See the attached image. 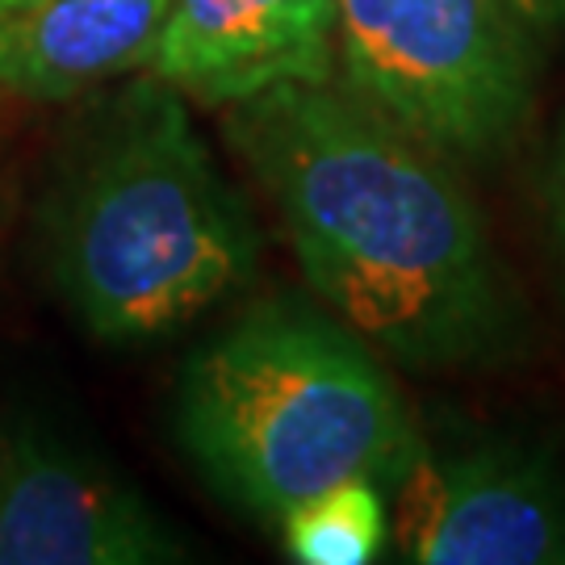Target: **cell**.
Here are the masks:
<instances>
[{"instance_id":"cell-1","label":"cell","mask_w":565,"mask_h":565,"mask_svg":"<svg viewBox=\"0 0 565 565\" xmlns=\"http://www.w3.org/2000/svg\"><path fill=\"white\" fill-rule=\"evenodd\" d=\"M226 139L306 285L385 361L465 369L515 348V294L452 156L335 81L226 105Z\"/></svg>"},{"instance_id":"cell-2","label":"cell","mask_w":565,"mask_h":565,"mask_svg":"<svg viewBox=\"0 0 565 565\" xmlns=\"http://www.w3.org/2000/svg\"><path fill=\"white\" fill-rule=\"evenodd\" d=\"M177 440L260 524L352 478L394 486L424 445L382 352L298 298L252 306L184 364Z\"/></svg>"},{"instance_id":"cell-3","label":"cell","mask_w":565,"mask_h":565,"mask_svg":"<svg viewBox=\"0 0 565 565\" xmlns=\"http://www.w3.org/2000/svg\"><path fill=\"white\" fill-rule=\"evenodd\" d=\"M55 285L109 343L160 340L256 277L260 235L177 88L142 84L63 184Z\"/></svg>"},{"instance_id":"cell-4","label":"cell","mask_w":565,"mask_h":565,"mask_svg":"<svg viewBox=\"0 0 565 565\" xmlns=\"http://www.w3.org/2000/svg\"><path fill=\"white\" fill-rule=\"evenodd\" d=\"M343 88L452 160L503 156L532 114L536 51L507 0H335Z\"/></svg>"},{"instance_id":"cell-5","label":"cell","mask_w":565,"mask_h":565,"mask_svg":"<svg viewBox=\"0 0 565 565\" xmlns=\"http://www.w3.org/2000/svg\"><path fill=\"white\" fill-rule=\"evenodd\" d=\"M411 565H565V473L520 440L424 448L390 486Z\"/></svg>"},{"instance_id":"cell-6","label":"cell","mask_w":565,"mask_h":565,"mask_svg":"<svg viewBox=\"0 0 565 565\" xmlns=\"http://www.w3.org/2000/svg\"><path fill=\"white\" fill-rule=\"evenodd\" d=\"M189 548L139 490L25 431L0 448V565H163Z\"/></svg>"},{"instance_id":"cell-7","label":"cell","mask_w":565,"mask_h":565,"mask_svg":"<svg viewBox=\"0 0 565 565\" xmlns=\"http://www.w3.org/2000/svg\"><path fill=\"white\" fill-rule=\"evenodd\" d=\"M335 0H172L147 72L205 105L335 81Z\"/></svg>"},{"instance_id":"cell-8","label":"cell","mask_w":565,"mask_h":565,"mask_svg":"<svg viewBox=\"0 0 565 565\" xmlns=\"http://www.w3.org/2000/svg\"><path fill=\"white\" fill-rule=\"evenodd\" d=\"M172 0H34L0 18V88L39 102L147 63Z\"/></svg>"},{"instance_id":"cell-9","label":"cell","mask_w":565,"mask_h":565,"mask_svg":"<svg viewBox=\"0 0 565 565\" xmlns=\"http://www.w3.org/2000/svg\"><path fill=\"white\" fill-rule=\"evenodd\" d=\"M390 486L377 478L327 486L281 520L285 557L298 565H369L394 541Z\"/></svg>"},{"instance_id":"cell-10","label":"cell","mask_w":565,"mask_h":565,"mask_svg":"<svg viewBox=\"0 0 565 565\" xmlns=\"http://www.w3.org/2000/svg\"><path fill=\"white\" fill-rule=\"evenodd\" d=\"M548 226H553V247L565 273V126L557 135V156L548 168Z\"/></svg>"},{"instance_id":"cell-11","label":"cell","mask_w":565,"mask_h":565,"mask_svg":"<svg viewBox=\"0 0 565 565\" xmlns=\"http://www.w3.org/2000/svg\"><path fill=\"white\" fill-rule=\"evenodd\" d=\"M515 9V18L527 25L532 39H548L565 30V0H507Z\"/></svg>"},{"instance_id":"cell-12","label":"cell","mask_w":565,"mask_h":565,"mask_svg":"<svg viewBox=\"0 0 565 565\" xmlns=\"http://www.w3.org/2000/svg\"><path fill=\"white\" fill-rule=\"evenodd\" d=\"M25 4H34V0H0V18H9V13H18Z\"/></svg>"}]
</instances>
